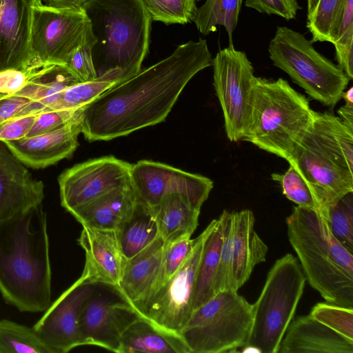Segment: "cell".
Masks as SVG:
<instances>
[{"label":"cell","mask_w":353,"mask_h":353,"mask_svg":"<svg viewBox=\"0 0 353 353\" xmlns=\"http://www.w3.org/2000/svg\"><path fill=\"white\" fill-rule=\"evenodd\" d=\"M137 204L132 185L110 191L70 214L82 226L119 230Z\"/></svg>","instance_id":"cb8c5ba5"},{"label":"cell","mask_w":353,"mask_h":353,"mask_svg":"<svg viewBox=\"0 0 353 353\" xmlns=\"http://www.w3.org/2000/svg\"><path fill=\"white\" fill-rule=\"evenodd\" d=\"M231 214L227 212L223 236L220 251L218 270L215 279L214 293L232 290V225Z\"/></svg>","instance_id":"ab89813d"},{"label":"cell","mask_w":353,"mask_h":353,"mask_svg":"<svg viewBox=\"0 0 353 353\" xmlns=\"http://www.w3.org/2000/svg\"><path fill=\"white\" fill-rule=\"evenodd\" d=\"M250 210L232 212V290L238 291L250 279L256 265L266 261L268 246L254 229Z\"/></svg>","instance_id":"44dd1931"},{"label":"cell","mask_w":353,"mask_h":353,"mask_svg":"<svg viewBox=\"0 0 353 353\" xmlns=\"http://www.w3.org/2000/svg\"><path fill=\"white\" fill-rule=\"evenodd\" d=\"M190 353L179 334L156 326L139 317L123 332L121 353Z\"/></svg>","instance_id":"d4e9b609"},{"label":"cell","mask_w":353,"mask_h":353,"mask_svg":"<svg viewBox=\"0 0 353 353\" xmlns=\"http://www.w3.org/2000/svg\"><path fill=\"white\" fill-rule=\"evenodd\" d=\"M94 284L83 274L65 290L32 327L54 353H66L81 345L79 316Z\"/></svg>","instance_id":"2e32d148"},{"label":"cell","mask_w":353,"mask_h":353,"mask_svg":"<svg viewBox=\"0 0 353 353\" xmlns=\"http://www.w3.org/2000/svg\"><path fill=\"white\" fill-rule=\"evenodd\" d=\"M245 6L260 13L275 14L286 20L295 19L301 8L298 0H245Z\"/></svg>","instance_id":"b9f144b4"},{"label":"cell","mask_w":353,"mask_h":353,"mask_svg":"<svg viewBox=\"0 0 353 353\" xmlns=\"http://www.w3.org/2000/svg\"><path fill=\"white\" fill-rule=\"evenodd\" d=\"M34 109L31 99L18 93L0 92V123L14 117L35 114Z\"/></svg>","instance_id":"7bdbcfd3"},{"label":"cell","mask_w":353,"mask_h":353,"mask_svg":"<svg viewBox=\"0 0 353 353\" xmlns=\"http://www.w3.org/2000/svg\"><path fill=\"white\" fill-rule=\"evenodd\" d=\"M47 216L43 205L0 221V294L20 312L51 304Z\"/></svg>","instance_id":"7a4b0ae2"},{"label":"cell","mask_w":353,"mask_h":353,"mask_svg":"<svg viewBox=\"0 0 353 353\" xmlns=\"http://www.w3.org/2000/svg\"><path fill=\"white\" fill-rule=\"evenodd\" d=\"M323 216L335 239L353 254V192L328 205Z\"/></svg>","instance_id":"1f68e13d"},{"label":"cell","mask_w":353,"mask_h":353,"mask_svg":"<svg viewBox=\"0 0 353 353\" xmlns=\"http://www.w3.org/2000/svg\"><path fill=\"white\" fill-rule=\"evenodd\" d=\"M212 65L206 40L179 46L81 108V133L89 141H110L163 121L191 79Z\"/></svg>","instance_id":"6da1fadb"},{"label":"cell","mask_w":353,"mask_h":353,"mask_svg":"<svg viewBox=\"0 0 353 353\" xmlns=\"http://www.w3.org/2000/svg\"><path fill=\"white\" fill-rule=\"evenodd\" d=\"M117 232L126 259L136 255L159 236L152 210L137 201L132 215Z\"/></svg>","instance_id":"83f0119b"},{"label":"cell","mask_w":353,"mask_h":353,"mask_svg":"<svg viewBox=\"0 0 353 353\" xmlns=\"http://www.w3.org/2000/svg\"><path fill=\"white\" fill-rule=\"evenodd\" d=\"M213 85L224 117L227 137L243 140L250 127L253 82L252 63L233 43L219 50L212 59Z\"/></svg>","instance_id":"7c38bea8"},{"label":"cell","mask_w":353,"mask_h":353,"mask_svg":"<svg viewBox=\"0 0 353 353\" xmlns=\"http://www.w3.org/2000/svg\"><path fill=\"white\" fill-rule=\"evenodd\" d=\"M216 220L213 219L195 239L190 254L177 272L144 299L132 305L141 317L180 335L193 312L198 268L205 242Z\"/></svg>","instance_id":"30bf717a"},{"label":"cell","mask_w":353,"mask_h":353,"mask_svg":"<svg viewBox=\"0 0 353 353\" xmlns=\"http://www.w3.org/2000/svg\"><path fill=\"white\" fill-rule=\"evenodd\" d=\"M34 0H0V72H28Z\"/></svg>","instance_id":"d6986e66"},{"label":"cell","mask_w":353,"mask_h":353,"mask_svg":"<svg viewBox=\"0 0 353 353\" xmlns=\"http://www.w3.org/2000/svg\"><path fill=\"white\" fill-rule=\"evenodd\" d=\"M87 0H41L45 6L57 10H81Z\"/></svg>","instance_id":"bcb514c9"},{"label":"cell","mask_w":353,"mask_h":353,"mask_svg":"<svg viewBox=\"0 0 353 353\" xmlns=\"http://www.w3.org/2000/svg\"><path fill=\"white\" fill-rule=\"evenodd\" d=\"M194 243L195 239H192L190 237L168 243H165L159 274L152 291L164 283L177 272L188 258Z\"/></svg>","instance_id":"74e56055"},{"label":"cell","mask_w":353,"mask_h":353,"mask_svg":"<svg viewBox=\"0 0 353 353\" xmlns=\"http://www.w3.org/2000/svg\"><path fill=\"white\" fill-rule=\"evenodd\" d=\"M310 315L347 339L353 340V308L330 303H318Z\"/></svg>","instance_id":"8d00e7d4"},{"label":"cell","mask_w":353,"mask_h":353,"mask_svg":"<svg viewBox=\"0 0 353 353\" xmlns=\"http://www.w3.org/2000/svg\"><path fill=\"white\" fill-rule=\"evenodd\" d=\"M342 130L339 117L316 112L288 161L314 191L323 214L328 205L353 192V161L341 143Z\"/></svg>","instance_id":"8992f818"},{"label":"cell","mask_w":353,"mask_h":353,"mask_svg":"<svg viewBox=\"0 0 353 353\" xmlns=\"http://www.w3.org/2000/svg\"><path fill=\"white\" fill-rule=\"evenodd\" d=\"M130 179L137 202L150 209L165 194L177 193L201 210L213 188L206 176L149 160L132 164Z\"/></svg>","instance_id":"5bb4252c"},{"label":"cell","mask_w":353,"mask_h":353,"mask_svg":"<svg viewBox=\"0 0 353 353\" xmlns=\"http://www.w3.org/2000/svg\"><path fill=\"white\" fill-rule=\"evenodd\" d=\"M80 133L78 114L74 120L54 130L3 143L27 167L41 169L71 157L79 145Z\"/></svg>","instance_id":"ffe728a7"},{"label":"cell","mask_w":353,"mask_h":353,"mask_svg":"<svg viewBox=\"0 0 353 353\" xmlns=\"http://www.w3.org/2000/svg\"><path fill=\"white\" fill-rule=\"evenodd\" d=\"M227 212L223 210L216 219L215 225L205 242L197 272L193 311L215 294L214 284Z\"/></svg>","instance_id":"4316f807"},{"label":"cell","mask_w":353,"mask_h":353,"mask_svg":"<svg viewBox=\"0 0 353 353\" xmlns=\"http://www.w3.org/2000/svg\"><path fill=\"white\" fill-rule=\"evenodd\" d=\"M37 115L30 114L14 117L0 123V141H14L26 137L34 124Z\"/></svg>","instance_id":"ee69618b"},{"label":"cell","mask_w":353,"mask_h":353,"mask_svg":"<svg viewBox=\"0 0 353 353\" xmlns=\"http://www.w3.org/2000/svg\"><path fill=\"white\" fill-rule=\"evenodd\" d=\"M82 10L96 39V79L117 84L137 74L148 52L152 21L142 0H87Z\"/></svg>","instance_id":"3957f363"},{"label":"cell","mask_w":353,"mask_h":353,"mask_svg":"<svg viewBox=\"0 0 353 353\" xmlns=\"http://www.w3.org/2000/svg\"><path fill=\"white\" fill-rule=\"evenodd\" d=\"M341 121L353 129V105L345 104L338 110Z\"/></svg>","instance_id":"7dc6e473"},{"label":"cell","mask_w":353,"mask_h":353,"mask_svg":"<svg viewBox=\"0 0 353 353\" xmlns=\"http://www.w3.org/2000/svg\"><path fill=\"white\" fill-rule=\"evenodd\" d=\"M154 21L166 25L185 24L192 21L196 11V0H142Z\"/></svg>","instance_id":"836d02e7"},{"label":"cell","mask_w":353,"mask_h":353,"mask_svg":"<svg viewBox=\"0 0 353 353\" xmlns=\"http://www.w3.org/2000/svg\"><path fill=\"white\" fill-rule=\"evenodd\" d=\"M152 210L165 243L191 237L198 225L200 210L179 194H165Z\"/></svg>","instance_id":"484cf974"},{"label":"cell","mask_w":353,"mask_h":353,"mask_svg":"<svg viewBox=\"0 0 353 353\" xmlns=\"http://www.w3.org/2000/svg\"><path fill=\"white\" fill-rule=\"evenodd\" d=\"M271 177L280 183L283 194L297 205L321 212V205L314 191L292 165H290L284 174L273 173Z\"/></svg>","instance_id":"d590c367"},{"label":"cell","mask_w":353,"mask_h":353,"mask_svg":"<svg viewBox=\"0 0 353 353\" xmlns=\"http://www.w3.org/2000/svg\"><path fill=\"white\" fill-rule=\"evenodd\" d=\"M0 353H54L29 327L8 319L0 320Z\"/></svg>","instance_id":"f546056e"},{"label":"cell","mask_w":353,"mask_h":353,"mask_svg":"<svg viewBox=\"0 0 353 353\" xmlns=\"http://www.w3.org/2000/svg\"><path fill=\"white\" fill-rule=\"evenodd\" d=\"M319 0H307V13L310 14L316 7Z\"/></svg>","instance_id":"f907efd6"},{"label":"cell","mask_w":353,"mask_h":353,"mask_svg":"<svg viewBox=\"0 0 353 353\" xmlns=\"http://www.w3.org/2000/svg\"><path fill=\"white\" fill-rule=\"evenodd\" d=\"M29 73L16 70L7 69L0 72V92L5 94H15L26 84Z\"/></svg>","instance_id":"f6af8a7d"},{"label":"cell","mask_w":353,"mask_h":353,"mask_svg":"<svg viewBox=\"0 0 353 353\" xmlns=\"http://www.w3.org/2000/svg\"><path fill=\"white\" fill-rule=\"evenodd\" d=\"M43 183L0 141V221L42 205Z\"/></svg>","instance_id":"e0dca14e"},{"label":"cell","mask_w":353,"mask_h":353,"mask_svg":"<svg viewBox=\"0 0 353 353\" xmlns=\"http://www.w3.org/2000/svg\"><path fill=\"white\" fill-rule=\"evenodd\" d=\"M131 167L128 162L105 156L65 169L58 177L61 206L71 213L110 191L132 185Z\"/></svg>","instance_id":"4fadbf2b"},{"label":"cell","mask_w":353,"mask_h":353,"mask_svg":"<svg viewBox=\"0 0 353 353\" xmlns=\"http://www.w3.org/2000/svg\"><path fill=\"white\" fill-rule=\"evenodd\" d=\"M341 98L343 99L345 104L353 105V88L351 87L347 91H343L341 94Z\"/></svg>","instance_id":"c3c4849f"},{"label":"cell","mask_w":353,"mask_h":353,"mask_svg":"<svg viewBox=\"0 0 353 353\" xmlns=\"http://www.w3.org/2000/svg\"><path fill=\"white\" fill-rule=\"evenodd\" d=\"M305 279L328 303L353 308V254L331 233L319 210L295 206L286 219Z\"/></svg>","instance_id":"277c9868"},{"label":"cell","mask_w":353,"mask_h":353,"mask_svg":"<svg viewBox=\"0 0 353 353\" xmlns=\"http://www.w3.org/2000/svg\"><path fill=\"white\" fill-rule=\"evenodd\" d=\"M338 65L353 79V0H346L332 43Z\"/></svg>","instance_id":"d6a6232c"},{"label":"cell","mask_w":353,"mask_h":353,"mask_svg":"<svg viewBox=\"0 0 353 353\" xmlns=\"http://www.w3.org/2000/svg\"><path fill=\"white\" fill-rule=\"evenodd\" d=\"M243 0H205L196 9L192 21L198 30L207 35L222 26L228 36L229 44H232V34L239 21Z\"/></svg>","instance_id":"f1b7e54d"},{"label":"cell","mask_w":353,"mask_h":353,"mask_svg":"<svg viewBox=\"0 0 353 353\" xmlns=\"http://www.w3.org/2000/svg\"><path fill=\"white\" fill-rule=\"evenodd\" d=\"M114 85V82L96 79L70 85L62 92L54 110L79 109L94 101Z\"/></svg>","instance_id":"e575fe53"},{"label":"cell","mask_w":353,"mask_h":353,"mask_svg":"<svg viewBox=\"0 0 353 353\" xmlns=\"http://www.w3.org/2000/svg\"><path fill=\"white\" fill-rule=\"evenodd\" d=\"M141 317L124 299L117 301L94 292L84 301L79 316L81 345H93L121 353V338Z\"/></svg>","instance_id":"9a60e30c"},{"label":"cell","mask_w":353,"mask_h":353,"mask_svg":"<svg viewBox=\"0 0 353 353\" xmlns=\"http://www.w3.org/2000/svg\"><path fill=\"white\" fill-rule=\"evenodd\" d=\"M273 64L313 99L334 106L350 79L338 65L319 53L302 33L277 26L268 47Z\"/></svg>","instance_id":"ba28073f"},{"label":"cell","mask_w":353,"mask_h":353,"mask_svg":"<svg viewBox=\"0 0 353 353\" xmlns=\"http://www.w3.org/2000/svg\"><path fill=\"white\" fill-rule=\"evenodd\" d=\"M78 242L85 255L82 274L92 284L116 288L126 260L117 230L83 226Z\"/></svg>","instance_id":"ac0fdd59"},{"label":"cell","mask_w":353,"mask_h":353,"mask_svg":"<svg viewBox=\"0 0 353 353\" xmlns=\"http://www.w3.org/2000/svg\"><path fill=\"white\" fill-rule=\"evenodd\" d=\"M79 109L53 110L39 113L27 137L46 133L66 125L77 117Z\"/></svg>","instance_id":"60d3db41"},{"label":"cell","mask_w":353,"mask_h":353,"mask_svg":"<svg viewBox=\"0 0 353 353\" xmlns=\"http://www.w3.org/2000/svg\"><path fill=\"white\" fill-rule=\"evenodd\" d=\"M316 112L286 80L255 77L250 124L243 140L288 161Z\"/></svg>","instance_id":"5b68a950"},{"label":"cell","mask_w":353,"mask_h":353,"mask_svg":"<svg viewBox=\"0 0 353 353\" xmlns=\"http://www.w3.org/2000/svg\"><path fill=\"white\" fill-rule=\"evenodd\" d=\"M90 25L83 10H57L34 0L28 72L49 65H66L83 43Z\"/></svg>","instance_id":"8fae6325"},{"label":"cell","mask_w":353,"mask_h":353,"mask_svg":"<svg viewBox=\"0 0 353 353\" xmlns=\"http://www.w3.org/2000/svg\"><path fill=\"white\" fill-rule=\"evenodd\" d=\"M165 242L159 236L134 256L126 259L119 285L114 288L131 305L144 299L157 280Z\"/></svg>","instance_id":"603a6c76"},{"label":"cell","mask_w":353,"mask_h":353,"mask_svg":"<svg viewBox=\"0 0 353 353\" xmlns=\"http://www.w3.org/2000/svg\"><path fill=\"white\" fill-rule=\"evenodd\" d=\"M252 322V304L236 291H221L192 312L180 336L190 353L235 352L246 345Z\"/></svg>","instance_id":"9c48e42d"},{"label":"cell","mask_w":353,"mask_h":353,"mask_svg":"<svg viewBox=\"0 0 353 353\" xmlns=\"http://www.w3.org/2000/svg\"><path fill=\"white\" fill-rule=\"evenodd\" d=\"M278 353H353V340L308 314L290 323Z\"/></svg>","instance_id":"7402d4cb"},{"label":"cell","mask_w":353,"mask_h":353,"mask_svg":"<svg viewBox=\"0 0 353 353\" xmlns=\"http://www.w3.org/2000/svg\"><path fill=\"white\" fill-rule=\"evenodd\" d=\"M345 1L319 0L313 11L307 14L306 27L312 34V43H332Z\"/></svg>","instance_id":"4dcf8cb0"},{"label":"cell","mask_w":353,"mask_h":353,"mask_svg":"<svg viewBox=\"0 0 353 353\" xmlns=\"http://www.w3.org/2000/svg\"><path fill=\"white\" fill-rule=\"evenodd\" d=\"M95 42L90 25L83 43L74 51L66 65L81 82L96 79L92 59V49Z\"/></svg>","instance_id":"f35d334b"},{"label":"cell","mask_w":353,"mask_h":353,"mask_svg":"<svg viewBox=\"0 0 353 353\" xmlns=\"http://www.w3.org/2000/svg\"><path fill=\"white\" fill-rule=\"evenodd\" d=\"M305 280L292 254L276 261L260 296L252 304L253 322L246 345L259 348L261 353H278L303 293Z\"/></svg>","instance_id":"52a82bcc"},{"label":"cell","mask_w":353,"mask_h":353,"mask_svg":"<svg viewBox=\"0 0 353 353\" xmlns=\"http://www.w3.org/2000/svg\"><path fill=\"white\" fill-rule=\"evenodd\" d=\"M241 352H244V353H250V352L261 353V350L259 348H257L253 345H246L243 346L242 347Z\"/></svg>","instance_id":"681fc988"}]
</instances>
